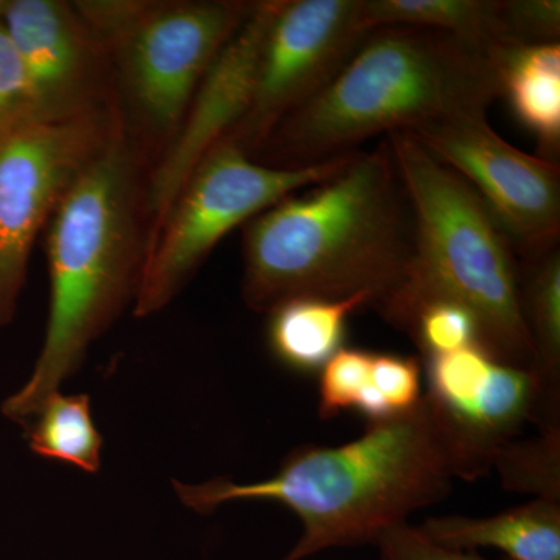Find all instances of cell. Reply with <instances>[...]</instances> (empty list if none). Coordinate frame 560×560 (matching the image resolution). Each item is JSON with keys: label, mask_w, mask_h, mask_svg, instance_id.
Returning <instances> with one entry per match:
<instances>
[{"label": "cell", "mask_w": 560, "mask_h": 560, "mask_svg": "<svg viewBox=\"0 0 560 560\" xmlns=\"http://www.w3.org/2000/svg\"><path fill=\"white\" fill-rule=\"evenodd\" d=\"M242 296L270 313L296 298L364 293L381 315L410 275L415 228L388 142L243 226Z\"/></svg>", "instance_id": "cell-1"}, {"label": "cell", "mask_w": 560, "mask_h": 560, "mask_svg": "<svg viewBox=\"0 0 560 560\" xmlns=\"http://www.w3.org/2000/svg\"><path fill=\"white\" fill-rule=\"evenodd\" d=\"M455 478L447 442L422 397L407 415L368 423L348 444L296 448L267 480L173 485L184 506L198 514L232 501L283 504L300 517L302 536L280 560H307L334 548L375 545L412 512L444 500Z\"/></svg>", "instance_id": "cell-2"}, {"label": "cell", "mask_w": 560, "mask_h": 560, "mask_svg": "<svg viewBox=\"0 0 560 560\" xmlns=\"http://www.w3.org/2000/svg\"><path fill=\"white\" fill-rule=\"evenodd\" d=\"M142 161L120 114L47 224L46 338L32 377L3 404L7 418L25 425L136 298L149 248Z\"/></svg>", "instance_id": "cell-3"}, {"label": "cell", "mask_w": 560, "mask_h": 560, "mask_svg": "<svg viewBox=\"0 0 560 560\" xmlns=\"http://www.w3.org/2000/svg\"><path fill=\"white\" fill-rule=\"evenodd\" d=\"M500 97L499 65L480 47L430 28H375L250 158L268 167H311L355 153L375 136L486 114Z\"/></svg>", "instance_id": "cell-4"}, {"label": "cell", "mask_w": 560, "mask_h": 560, "mask_svg": "<svg viewBox=\"0 0 560 560\" xmlns=\"http://www.w3.org/2000/svg\"><path fill=\"white\" fill-rule=\"evenodd\" d=\"M385 140L410 202L415 250L407 282L382 318L405 331L423 302H459L477 316L490 355L534 370L536 353L521 304V264L499 220L463 176L410 132H389Z\"/></svg>", "instance_id": "cell-5"}, {"label": "cell", "mask_w": 560, "mask_h": 560, "mask_svg": "<svg viewBox=\"0 0 560 560\" xmlns=\"http://www.w3.org/2000/svg\"><path fill=\"white\" fill-rule=\"evenodd\" d=\"M352 154L311 167L276 168L253 160L231 140H221L202 158L150 237L135 315L143 318L167 307L231 231L283 198L330 178Z\"/></svg>", "instance_id": "cell-6"}, {"label": "cell", "mask_w": 560, "mask_h": 560, "mask_svg": "<svg viewBox=\"0 0 560 560\" xmlns=\"http://www.w3.org/2000/svg\"><path fill=\"white\" fill-rule=\"evenodd\" d=\"M254 2H139L102 40L119 68L135 120L147 136L175 138L217 55L249 16ZM162 149V150H164Z\"/></svg>", "instance_id": "cell-7"}, {"label": "cell", "mask_w": 560, "mask_h": 560, "mask_svg": "<svg viewBox=\"0 0 560 560\" xmlns=\"http://www.w3.org/2000/svg\"><path fill=\"white\" fill-rule=\"evenodd\" d=\"M119 120L109 105L75 119L28 121L0 136V327L14 318L39 232Z\"/></svg>", "instance_id": "cell-8"}, {"label": "cell", "mask_w": 560, "mask_h": 560, "mask_svg": "<svg viewBox=\"0 0 560 560\" xmlns=\"http://www.w3.org/2000/svg\"><path fill=\"white\" fill-rule=\"evenodd\" d=\"M410 135L474 187L518 260L559 248L560 171L555 161L515 149L492 130L485 113L433 121Z\"/></svg>", "instance_id": "cell-9"}, {"label": "cell", "mask_w": 560, "mask_h": 560, "mask_svg": "<svg viewBox=\"0 0 560 560\" xmlns=\"http://www.w3.org/2000/svg\"><path fill=\"white\" fill-rule=\"evenodd\" d=\"M434 419L455 463L456 478L475 481L526 423L544 427L539 375L490 355L482 346L422 360Z\"/></svg>", "instance_id": "cell-10"}, {"label": "cell", "mask_w": 560, "mask_h": 560, "mask_svg": "<svg viewBox=\"0 0 560 560\" xmlns=\"http://www.w3.org/2000/svg\"><path fill=\"white\" fill-rule=\"evenodd\" d=\"M363 0H282L265 39L245 117L224 140L253 156L276 127L312 101L349 61L368 33Z\"/></svg>", "instance_id": "cell-11"}, {"label": "cell", "mask_w": 560, "mask_h": 560, "mask_svg": "<svg viewBox=\"0 0 560 560\" xmlns=\"http://www.w3.org/2000/svg\"><path fill=\"white\" fill-rule=\"evenodd\" d=\"M280 5L282 0L254 2L249 16L206 72L175 138L147 176L149 241L202 158L245 117L256 90L265 39Z\"/></svg>", "instance_id": "cell-12"}, {"label": "cell", "mask_w": 560, "mask_h": 560, "mask_svg": "<svg viewBox=\"0 0 560 560\" xmlns=\"http://www.w3.org/2000/svg\"><path fill=\"white\" fill-rule=\"evenodd\" d=\"M3 24L24 62L36 121L75 119L109 106L108 55L73 3L10 0Z\"/></svg>", "instance_id": "cell-13"}, {"label": "cell", "mask_w": 560, "mask_h": 560, "mask_svg": "<svg viewBox=\"0 0 560 560\" xmlns=\"http://www.w3.org/2000/svg\"><path fill=\"white\" fill-rule=\"evenodd\" d=\"M420 533L452 550L495 548L508 560H560V503L534 499L489 515H442L427 518Z\"/></svg>", "instance_id": "cell-14"}, {"label": "cell", "mask_w": 560, "mask_h": 560, "mask_svg": "<svg viewBox=\"0 0 560 560\" xmlns=\"http://www.w3.org/2000/svg\"><path fill=\"white\" fill-rule=\"evenodd\" d=\"M371 298L360 293L345 300L296 298L268 313L267 338L272 355L300 374H318L345 348L348 320Z\"/></svg>", "instance_id": "cell-15"}, {"label": "cell", "mask_w": 560, "mask_h": 560, "mask_svg": "<svg viewBox=\"0 0 560 560\" xmlns=\"http://www.w3.org/2000/svg\"><path fill=\"white\" fill-rule=\"evenodd\" d=\"M501 97L537 140L545 160L560 150V44L514 46L497 55Z\"/></svg>", "instance_id": "cell-16"}, {"label": "cell", "mask_w": 560, "mask_h": 560, "mask_svg": "<svg viewBox=\"0 0 560 560\" xmlns=\"http://www.w3.org/2000/svg\"><path fill=\"white\" fill-rule=\"evenodd\" d=\"M361 24L366 32L419 27L448 33L493 58L514 47L504 27L501 0H363Z\"/></svg>", "instance_id": "cell-17"}, {"label": "cell", "mask_w": 560, "mask_h": 560, "mask_svg": "<svg viewBox=\"0 0 560 560\" xmlns=\"http://www.w3.org/2000/svg\"><path fill=\"white\" fill-rule=\"evenodd\" d=\"M521 264V304L528 327L545 415L560 422V253L559 248Z\"/></svg>", "instance_id": "cell-18"}, {"label": "cell", "mask_w": 560, "mask_h": 560, "mask_svg": "<svg viewBox=\"0 0 560 560\" xmlns=\"http://www.w3.org/2000/svg\"><path fill=\"white\" fill-rule=\"evenodd\" d=\"M25 427L28 445L36 455L72 464L90 474L101 467L103 438L92 419L86 394H54Z\"/></svg>", "instance_id": "cell-19"}, {"label": "cell", "mask_w": 560, "mask_h": 560, "mask_svg": "<svg viewBox=\"0 0 560 560\" xmlns=\"http://www.w3.org/2000/svg\"><path fill=\"white\" fill-rule=\"evenodd\" d=\"M501 486L560 503V425L540 429L530 440H514L500 448L493 460Z\"/></svg>", "instance_id": "cell-20"}, {"label": "cell", "mask_w": 560, "mask_h": 560, "mask_svg": "<svg viewBox=\"0 0 560 560\" xmlns=\"http://www.w3.org/2000/svg\"><path fill=\"white\" fill-rule=\"evenodd\" d=\"M422 371L416 357L372 353L370 385L357 411L375 423L415 410L423 397Z\"/></svg>", "instance_id": "cell-21"}, {"label": "cell", "mask_w": 560, "mask_h": 560, "mask_svg": "<svg viewBox=\"0 0 560 560\" xmlns=\"http://www.w3.org/2000/svg\"><path fill=\"white\" fill-rule=\"evenodd\" d=\"M405 334L410 335L422 360L482 346L477 316L466 305L452 300L420 304L408 320Z\"/></svg>", "instance_id": "cell-22"}, {"label": "cell", "mask_w": 560, "mask_h": 560, "mask_svg": "<svg viewBox=\"0 0 560 560\" xmlns=\"http://www.w3.org/2000/svg\"><path fill=\"white\" fill-rule=\"evenodd\" d=\"M372 352L342 348L319 372L320 419H334L346 411H357L371 377Z\"/></svg>", "instance_id": "cell-23"}, {"label": "cell", "mask_w": 560, "mask_h": 560, "mask_svg": "<svg viewBox=\"0 0 560 560\" xmlns=\"http://www.w3.org/2000/svg\"><path fill=\"white\" fill-rule=\"evenodd\" d=\"M35 120L31 83L5 24L0 22V136Z\"/></svg>", "instance_id": "cell-24"}, {"label": "cell", "mask_w": 560, "mask_h": 560, "mask_svg": "<svg viewBox=\"0 0 560 560\" xmlns=\"http://www.w3.org/2000/svg\"><path fill=\"white\" fill-rule=\"evenodd\" d=\"M501 13L512 46L559 43V0H501Z\"/></svg>", "instance_id": "cell-25"}, {"label": "cell", "mask_w": 560, "mask_h": 560, "mask_svg": "<svg viewBox=\"0 0 560 560\" xmlns=\"http://www.w3.org/2000/svg\"><path fill=\"white\" fill-rule=\"evenodd\" d=\"M378 560H489L477 551L441 547L420 533L418 526L400 523L385 530L375 541ZM508 560V559H500Z\"/></svg>", "instance_id": "cell-26"}, {"label": "cell", "mask_w": 560, "mask_h": 560, "mask_svg": "<svg viewBox=\"0 0 560 560\" xmlns=\"http://www.w3.org/2000/svg\"><path fill=\"white\" fill-rule=\"evenodd\" d=\"M10 0H0V22H3V18H5L7 10H9Z\"/></svg>", "instance_id": "cell-27"}]
</instances>
